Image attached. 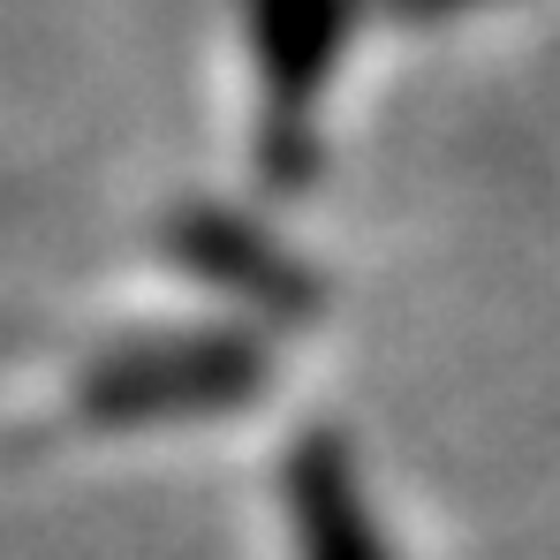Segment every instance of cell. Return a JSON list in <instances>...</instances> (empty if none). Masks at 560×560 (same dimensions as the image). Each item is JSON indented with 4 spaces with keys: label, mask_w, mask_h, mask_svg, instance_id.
<instances>
[{
    "label": "cell",
    "mask_w": 560,
    "mask_h": 560,
    "mask_svg": "<svg viewBox=\"0 0 560 560\" xmlns=\"http://www.w3.org/2000/svg\"><path fill=\"white\" fill-rule=\"evenodd\" d=\"M303 485V477H295ZM303 523H311V538H318V560H378L372 530L349 515V492H341V469L334 463H311V485H303Z\"/></svg>",
    "instance_id": "1"
}]
</instances>
